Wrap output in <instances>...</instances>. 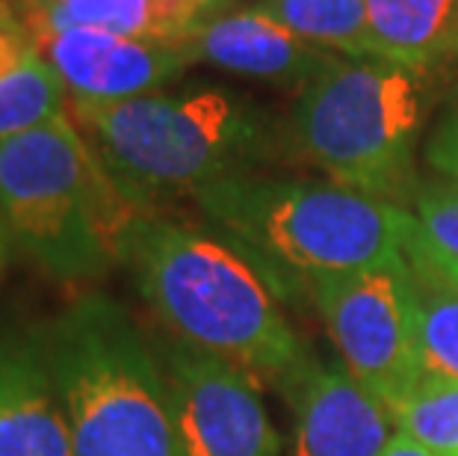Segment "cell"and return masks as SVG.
<instances>
[{"label":"cell","mask_w":458,"mask_h":456,"mask_svg":"<svg viewBox=\"0 0 458 456\" xmlns=\"http://www.w3.org/2000/svg\"><path fill=\"white\" fill-rule=\"evenodd\" d=\"M122 264L174 341L233 365L258 388H293L310 365L276 279L219 231L140 213Z\"/></svg>","instance_id":"obj_1"},{"label":"cell","mask_w":458,"mask_h":456,"mask_svg":"<svg viewBox=\"0 0 458 456\" xmlns=\"http://www.w3.org/2000/svg\"><path fill=\"white\" fill-rule=\"evenodd\" d=\"M65 113L145 213L160 202L196 199L216 181L255 176L287 142L267 110L222 86L106 104L68 99Z\"/></svg>","instance_id":"obj_2"},{"label":"cell","mask_w":458,"mask_h":456,"mask_svg":"<svg viewBox=\"0 0 458 456\" xmlns=\"http://www.w3.org/2000/svg\"><path fill=\"white\" fill-rule=\"evenodd\" d=\"M196 205L249 252L281 294L403 255L414 213L335 181L237 176L204 187Z\"/></svg>","instance_id":"obj_3"},{"label":"cell","mask_w":458,"mask_h":456,"mask_svg":"<svg viewBox=\"0 0 458 456\" xmlns=\"http://www.w3.org/2000/svg\"><path fill=\"white\" fill-rule=\"evenodd\" d=\"M38 338L74 456H183L157 350L115 299L81 297Z\"/></svg>","instance_id":"obj_4"},{"label":"cell","mask_w":458,"mask_h":456,"mask_svg":"<svg viewBox=\"0 0 458 456\" xmlns=\"http://www.w3.org/2000/svg\"><path fill=\"white\" fill-rule=\"evenodd\" d=\"M140 213L68 113L0 142V217L47 276L106 273Z\"/></svg>","instance_id":"obj_5"},{"label":"cell","mask_w":458,"mask_h":456,"mask_svg":"<svg viewBox=\"0 0 458 456\" xmlns=\"http://www.w3.org/2000/svg\"><path fill=\"white\" fill-rule=\"evenodd\" d=\"M423 122V72L337 56L299 90L287 119V145L340 187L405 208L420 181L414 151Z\"/></svg>","instance_id":"obj_6"},{"label":"cell","mask_w":458,"mask_h":456,"mask_svg":"<svg viewBox=\"0 0 458 456\" xmlns=\"http://www.w3.org/2000/svg\"><path fill=\"white\" fill-rule=\"evenodd\" d=\"M305 290L355 383L387 409L420 383L417 279L405 255L340 276H319Z\"/></svg>","instance_id":"obj_7"},{"label":"cell","mask_w":458,"mask_h":456,"mask_svg":"<svg viewBox=\"0 0 458 456\" xmlns=\"http://www.w3.org/2000/svg\"><path fill=\"white\" fill-rule=\"evenodd\" d=\"M169 385L183 456H278L260 388L233 365L181 341L154 347Z\"/></svg>","instance_id":"obj_8"},{"label":"cell","mask_w":458,"mask_h":456,"mask_svg":"<svg viewBox=\"0 0 458 456\" xmlns=\"http://www.w3.org/2000/svg\"><path fill=\"white\" fill-rule=\"evenodd\" d=\"M42 56L65 83L68 99L124 101L157 92L192 63L181 45L119 36L101 27H74L51 36Z\"/></svg>","instance_id":"obj_9"},{"label":"cell","mask_w":458,"mask_h":456,"mask_svg":"<svg viewBox=\"0 0 458 456\" xmlns=\"http://www.w3.org/2000/svg\"><path fill=\"white\" fill-rule=\"evenodd\" d=\"M293 456H382L396 435L391 409L344 365L310 362L290 388Z\"/></svg>","instance_id":"obj_10"},{"label":"cell","mask_w":458,"mask_h":456,"mask_svg":"<svg viewBox=\"0 0 458 456\" xmlns=\"http://www.w3.org/2000/svg\"><path fill=\"white\" fill-rule=\"evenodd\" d=\"M181 47L192 63H210L233 74L258 77L278 86H299V90L340 56L281 27L258 6L213 18Z\"/></svg>","instance_id":"obj_11"},{"label":"cell","mask_w":458,"mask_h":456,"mask_svg":"<svg viewBox=\"0 0 458 456\" xmlns=\"http://www.w3.org/2000/svg\"><path fill=\"white\" fill-rule=\"evenodd\" d=\"M0 456H74L38 332L0 335Z\"/></svg>","instance_id":"obj_12"},{"label":"cell","mask_w":458,"mask_h":456,"mask_svg":"<svg viewBox=\"0 0 458 456\" xmlns=\"http://www.w3.org/2000/svg\"><path fill=\"white\" fill-rule=\"evenodd\" d=\"M378 60L426 72L458 63V0H367Z\"/></svg>","instance_id":"obj_13"},{"label":"cell","mask_w":458,"mask_h":456,"mask_svg":"<svg viewBox=\"0 0 458 456\" xmlns=\"http://www.w3.org/2000/svg\"><path fill=\"white\" fill-rule=\"evenodd\" d=\"M258 9L319 47L349 60H378L367 0H260Z\"/></svg>","instance_id":"obj_14"},{"label":"cell","mask_w":458,"mask_h":456,"mask_svg":"<svg viewBox=\"0 0 458 456\" xmlns=\"http://www.w3.org/2000/svg\"><path fill=\"white\" fill-rule=\"evenodd\" d=\"M38 51L51 36L74 27H101V30L154 39V0H13Z\"/></svg>","instance_id":"obj_15"},{"label":"cell","mask_w":458,"mask_h":456,"mask_svg":"<svg viewBox=\"0 0 458 456\" xmlns=\"http://www.w3.org/2000/svg\"><path fill=\"white\" fill-rule=\"evenodd\" d=\"M399 435L420 444L432 456H458V380L420 376L394 409Z\"/></svg>","instance_id":"obj_16"},{"label":"cell","mask_w":458,"mask_h":456,"mask_svg":"<svg viewBox=\"0 0 458 456\" xmlns=\"http://www.w3.org/2000/svg\"><path fill=\"white\" fill-rule=\"evenodd\" d=\"M68 92L42 54L0 77V142L65 113Z\"/></svg>","instance_id":"obj_17"},{"label":"cell","mask_w":458,"mask_h":456,"mask_svg":"<svg viewBox=\"0 0 458 456\" xmlns=\"http://www.w3.org/2000/svg\"><path fill=\"white\" fill-rule=\"evenodd\" d=\"M417 279V353L426 376L458 380V288Z\"/></svg>","instance_id":"obj_18"},{"label":"cell","mask_w":458,"mask_h":456,"mask_svg":"<svg viewBox=\"0 0 458 456\" xmlns=\"http://www.w3.org/2000/svg\"><path fill=\"white\" fill-rule=\"evenodd\" d=\"M411 205L423 244L458 264V190L441 178H420Z\"/></svg>","instance_id":"obj_19"},{"label":"cell","mask_w":458,"mask_h":456,"mask_svg":"<svg viewBox=\"0 0 458 456\" xmlns=\"http://www.w3.org/2000/svg\"><path fill=\"white\" fill-rule=\"evenodd\" d=\"M426 167L435 172V178L446 181L458 190V104L441 113L423 149Z\"/></svg>","instance_id":"obj_20"},{"label":"cell","mask_w":458,"mask_h":456,"mask_svg":"<svg viewBox=\"0 0 458 456\" xmlns=\"http://www.w3.org/2000/svg\"><path fill=\"white\" fill-rule=\"evenodd\" d=\"M42 54L13 0H0V77L15 72L30 56Z\"/></svg>","instance_id":"obj_21"},{"label":"cell","mask_w":458,"mask_h":456,"mask_svg":"<svg viewBox=\"0 0 458 456\" xmlns=\"http://www.w3.org/2000/svg\"><path fill=\"white\" fill-rule=\"evenodd\" d=\"M403 255L408 261V267L414 270V276L428 279V281H441V285H450V288H458V264L441 258L437 252H432L423 244L420 231H417V219H414V226H411V231H408V237H405Z\"/></svg>","instance_id":"obj_22"},{"label":"cell","mask_w":458,"mask_h":456,"mask_svg":"<svg viewBox=\"0 0 458 456\" xmlns=\"http://www.w3.org/2000/svg\"><path fill=\"white\" fill-rule=\"evenodd\" d=\"M382 456H432L428 451H423L420 444L411 442V439H405V435H394L391 442H387V448L382 451Z\"/></svg>","instance_id":"obj_23"},{"label":"cell","mask_w":458,"mask_h":456,"mask_svg":"<svg viewBox=\"0 0 458 456\" xmlns=\"http://www.w3.org/2000/svg\"><path fill=\"white\" fill-rule=\"evenodd\" d=\"M9 246H13V237H9L4 217H0V276H4V270L9 264Z\"/></svg>","instance_id":"obj_24"}]
</instances>
